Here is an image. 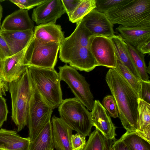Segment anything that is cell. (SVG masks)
Segmentation results:
<instances>
[{
    "label": "cell",
    "mask_w": 150,
    "mask_h": 150,
    "mask_svg": "<svg viewBox=\"0 0 150 150\" xmlns=\"http://www.w3.org/2000/svg\"><path fill=\"white\" fill-rule=\"evenodd\" d=\"M92 35L82 19L77 23L74 31L60 44V60L80 71L89 72L93 70L98 66L90 49L89 39Z\"/></svg>",
    "instance_id": "1"
},
{
    "label": "cell",
    "mask_w": 150,
    "mask_h": 150,
    "mask_svg": "<svg viewBox=\"0 0 150 150\" xmlns=\"http://www.w3.org/2000/svg\"><path fill=\"white\" fill-rule=\"evenodd\" d=\"M105 80L116 101L123 126L126 131L137 132V94L115 68H110Z\"/></svg>",
    "instance_id": "2"
},
{
    "label": "cell",
    "mask_w": 150,
    "mask_h": 150,
    "mask_svg": "<svg viewBox=\"0 0 150 150\" xmlns=\"http://www.w3.org/2000/svg\"><path fill=\"white\" fill-rule=\"evenodd\" d=\"M112 23L127 27L150 26V0H126L104 13Z\"/></svg>",
    "instance_id": "3"
},
{
    "label": "cell",
    "mask_w": 150,
    "mask_h": 150,
    "mask_svg": "<svg viewBox=\"0 0 150 150\" xmlns=\"http://www.w3.org/2000/svg\"><path fill=\"white\" fill-rule=\"evenodd\" d=\"M12 104L11 119L20 132L27 125L29 103L33 85L28 68L18 79L8 83Z\"/></svg>",
    "instance_id": "4"
},
{
    "label": "cell",
    "mask_w": 150,
    "mask_h": 150,
    "mask_svg": "<svg viewBox=\"0 0 150 150\" xmlns=\"http://www.w3.org/2000/svg\"><path fill=\"white\" fill-rule=\"evenodd\" d=\"M30 79L44 100L54 109L62 102V93L59 74L54 69L29 66Z\"/></svg>",
    "instance_id": "5"
},
{
    "label": "cell",
    "mask_w": 150,
    "mask_h": 150,
    "mask_svg": "<svg viewBox=\"0 0 150 150\" xmlns=\"http://www.w3.org/2000/svg\"><path fill=\"white\" fill-rule=\"evenodd\" d=\"M60 118L73 130L86 137L91 134L93 124L91 112L75 98L63 100L58 107Z\"/></svg>",
    "instance_id": "6"
},
{
    "label": "cell",
    "mask_w": 150,
    "mask_h": 150,
    "mask_svg": "<svg viewBox=\"0 0 150 150\" xmlns=\"http://www.w3.org/2000/svg\"><path fill=\"white\" fill-rule=\"evenodd\" d=\"M60 44L42 42L34 35L27 47L25 57L27 66L54 69L57 62Z\"/></svg>",
    "instance_id": "7"
},
{
    "label": "cell",
    "mask_w": 150,
    "mask_h": 150,
    "mask_svg": "<svg viewBox=\"0 0 150 150\" xmlns=\"http://www.w3.org/2000/svg\"><path fill=\"white\" fill-rule=\"evenodd\" d=\"M33 85V91L29 103L27 123L30 142L36 138L50 120L54 109L44 100Z\"/></svg>",
    "instance_id": "8"
},
{
    "label": "cell",
    "mask_w": 150,
    "mask_h": 150,
    "mask_svg": "<svg viewBox=\"0 0 150 150\" xmlns=\"http://www.w3.org/2000/svg\"><path fill=\"white\" fill-rule=\"evenodd\" d=\"M60 80L69 86L75 98L81 102L90 111L94 103V98L90 91V85L84 76L77 70L65 64L59 67Z\"/></svg>",
    "instance_id": "9"
},
{
    "label": "cell",
    "mask_w": 150,
    "mask_h": 150,
    "mask_svg": "<svg viewBox=\"0 0 150 150\" xmlns=\"http://www.w3.org/2000/svg\"><path fill=\"white\" fill-rule=\"evenodd\" d=\"M89 44L91 52L98 66L116 67V55L110 38L92 35L89 38Z\"/></svg>",
    "instance_id": "10"
},
{
    "label": "cell",
    "mask_w": 150,
    "mask_h": 150,
    "mask_svg": "<svg viewBox=\"0 0 150 150\" xmlns=\"http://www.w3.org/2000/svg\"><path fill=\"white\" fill-rule=\"evenodd\" d=\"M65 13L61 0H47L33 9L32 18L38 25L55 24L57 20Z\"/></svg>",
    "instance_id": "11"
},
{
    "label": "cell",
    "mask_w": 150,
    "mask_h": 150,
    "mask_svg": "<svg viewBox=\"0 0 150 150\" xmlns=\"http://www.w3.org/2000/svg\"><path fill=\"white\" fill-rule=\"evenodd\" d=\"M91 111L93 126L107 139L114 141L116 135V127L112 122L108 112L99 100H94Z\"/></svg>",
    "instance_id": "12"
},
{
    "label": "cell",
    "mask_w": 150,
    "mask_h": 150,
    "mask_svg": "<svg viewBox=\"0 0 150 150\" xmlns=\"http://www.w3.org/2000/svg\"><path fill=\"white\" fill-rule=\"evenodd\" d=\"M85 27L93 35L110 38L115 35L113 25L104 13L94 9L82 19Z\"/></svg>",
    "instance_id": "13"
},
{
    "label": "cell",
    "mask_w": 150,
    "mask_h": 150,
    "mask_svg": "<svg viewBox=\"0 0 150 150\" xmlns=\"http://www.w3.org/2000/svg\"><path fill=\"white\" fill-rule=\"evenodd\" d=\"M27 46L17 53L1 62V76L7 82L18 79L28 68L25 60Z\"/></svg>",
    "instance_id": "14"
},
{
    "label": "cell",
    "mask_w": 150,
    "mask_h": 150,
    "mask_svg": "<svg viewBox=\"0 0 150 150\" xmlns=\"http://www.w3.org/2000/svg\"><path fill=\"white\" fill-rule=\"evenodd\" d=\"M34 23L28 14V10L20 9L7 16L1 25V30L13 31L33 30Z\"/></svg>",
    "instance_id": "15"
},
{
    "label": "cell",
    "mask_w": 150,
    "mask_h": 150,
    "mask_svg": "<svg viewBox=\"0 0 150 150\" xmlns=\"http://www.w3.org/2000/svg\"><path fill=\"white\" fill-rule=\"evenodd\" d=\"M51 123L54 146L56 150H72L70 140L72 129L55 115L52 117Z\"/></svg>",
    "instance_id": "16"
},
{
    "label": "cell",
    "mask_w": 150,
    "mask_h": 150,
    "mask_svg": "<svg viewBox=\"0 0 150 150\" xmlns=\"http://www.w3.org/2000/svg\"><path fill=\"white\" fill-rule=\"evenodd\" d=\"M0 34L6 42L12 56L27 46L34 35V30L13 31L0 29Z\"/></svg>",
    "instance_id": "17"
},
{
    "label": "cell",
    "mask_w": 150,
    "mask_h": 150,
    "mask_svg": "<svg viewBox=\"0 0 150 150\" xmlns=\"http://www.w3.org/2000/svg\"><path fill=\"white\" fill-rule=\"evenodd\" d=\"M116 31L125 42L136 48L150 40V26L127 27L120 25Z\"/></svg>",
    "instance_id": "18"
},
{
    "label": "cell",
    "mask_w": 150,
    "mask_h": 150,
    "mask_svg": "<svg viewBox=\"0 0 150 150\" xmlns=\"http://www.w3.org/2000/svg\"><path fill=\"white\" fill-rule=\"evenodd\" d=\"M30 139L29 137H20L16 131L0 129V149L3 150H29Z\"/></svg>",
    "instance_id": "19"
},
{
    "label": "cell",
    "mask_w": 150,
    "mask_h": 150,
    "mask_svg": "<svg viewBox=\"0 0 150 150\" xmlns=\"http://www.w3.org/2000/svg\"><path fill=\"white\" fill-rule=\"evenodd\" d=\"M34 36L42 42H53L60 44L65 38L61 26L53 23L40 24L35 26Z\"/></svg>",
    "instance_id": "20"
},
{
    "label": "cell",
    "mask_w": 150,
    "mask_h": 150,
    "mask_svg": "<svg viewBox=\"0 0 150 150\" xmlns=\"http://www.w3.org/2000/svg\"><path fill=\"white\" fill-rule=\"evenodd\" d=\"M110 38L113 45L116 56L135 77L141 80L133 64L126 43L118 35H114Z\"/></svg>",
    "instance_id": "21"
},
{
    "label": "cell",
    "mask_w": 150,
    "mask_h": 150,
    "mask_svg": "<svg viewBox=\"0 0 150 150\" xmlns=\"http://www.w3.org/2000/svg\"><path fill=\"white\" fill-rule=\"evenodd\" d=\"M52 127L51 120L33 141L30 142L29 150H54Z\"/></svg>",
    "instance_id": "22"
},
{
    "label": "cell",
    "mask_w": 150,
    "mask_h": 150,
    "mask_svg": "<svg viewBox=\"0 0 150 150\" xmlns=\"http://www.w3.org/2000/svg\"><path fill=\"white\" fill-rule=\"evenodd\" d=\"M82 150H110L113 142L106 139L96 129L89 136Z\"/></svg>",
    "instance_id": "23"
},
{
    "label": "cell",
    "mask_w": 150,
    "mask_h": 150,
    "mask_svg": "<svg viewBox=\"0 0 150 150\" xmlns=\"http://www.w3.org/2000/svg\"><path fill=\"white\" fill-rule=\"evenodd\" d=\"M132 60L140 77L141 80L148 81L149 77L146 72V66L144 60V55L136 48L126 43Z\"/></svg>",
    "instance_id": "24"
},
{
    "label": "cell",
    "mask_w": 150,
    "mask_h": 150,
    "mask_svg": "<svg viewBox=\"0 0 150 150\" xmlns=\"http://www.w3.org/2000/svg\"><path fill=\"white\" fill-rule=\"evenodd\" d=\"M118 140L125 144L129 150H150V144L134 132L126 131Z\"/></svg>",
    "instance_id": "25"
},
{
    "label": "cell",
    "mask_w": 150,
    "mask_h": 150,
    "mask_svg": "<svg viewBox=\"0 0 150 150\" xmlns=\"http://www.w3.org/2000/svg\"><path fill=\"white\" fill-rule=\"evenodd\" d=\"M137 111V132L150 129V104L139 98Z\"/></svg>",
    "instance_id": "26"
},
{
    "label": "cell",
    "mask_w": 150,
    "mask_h": 150,
    "mask_svg": "<svg viewBox=\"0 0 150 150\" xmlns=\"http://www.w3.org/2000/svg\"><path fill=\"white\" fill-rule=\"evenodd\" d=\"M116 63L115 68L137 93L139 98L141 87V80L135 77L117 56Z\"/></svg>",
    "instance_id": "27"
},
{
    "label": "cell",
    "mask_w": 150,
    "mask_h": 150,
    "mask_svg": "<svg viewBox=\"0 0 150 150\" xmlns=\"http://www.w3.org/2000/svg\"><path fill=\"white\" fill-rule=\"evenodd\" d=\"M96 7V0H81L71 16L70 21L77 23Z\"/></svg>",
    "instance_id": "28"
},
{
    "label": "cell",
    "mask_w": 150,
    "mask_h": 150,
    "mask_svg": "<svg viewBox=\"0 0 150 150\" xmlns=\"http://www.w3.org/2000/svg\"><path fill=\"white\" fill-rule=\"evenodd\" d=\"M126 1V0H96L95 9L100 12L104 13L123 3Z\"/></svg>",
    "instance_id": "29"
},
{
    "label": "cell",
    "mask_w": 150,
    "mask_h": 150,
    "mask_svg": "<svg viewBox=\"0 0 150 150\" xmlns=\"http://www.w3.org/2000/svg\"><path fill=\"white\" fill-rule=\"evenodd\" d=\"M102 104L108 112L110 116L114 118L119 117L117 105L112 95H108L105 97Z\"/></svg>",
    "instance_id": "30"
},
{
    "label": "cell",
    "mask_w": 150,
    "mask_h": 150,
    "mask_svg": "<svg viewBox=\"0 0 150 150\" xmlns=\"http://www.w3.org/2000/svg\"><path fill=\"white\" fill-rule=\"evenodd\" d=\"M47 0H11L10 1L13 3L20 9L28 10L36 6H38L44 3Z\"/></svg>",
    "instance_id": "31"
},
{
    "label": "cell",
    "mask_w": 150,
    "mask_h": 150,
    "mask_svg": "<svg viewBox=\"0 0 150 150\" xmlns=\"http://www.w3.org/2000/svg\"><path fill=\"white\" fill-rule=\"evenodd\" d=\"M70 142L72 150H82L86 144V137L78 133L72 134Z\"/></svg>",
    "instance_id": "32"
},
{
    "label": "cell",
    "mask_w": 150,
    "mask_h": 150,
    "mask_svg": "<svg viewBox=\"0 0 150 150\" xmlns=\"http://www.w3.org/2000/svg\"><path fill=\"white\" fill-rule=\"evenodd\" d=\"M141 81V87L139 98L150 104V81Z\"/></svg>",
    "instance_id": "33"
},
{
    "label": "cell",
    "mask_w": 150,
    "mask_h": 150,
    "mask_svg": "<svg viewBox=\"0 0 150 150\" xmlns=\"http://www.w3.org/2000/svg\"><path fill=\"white\" fill-rule=\"evenodd\" d=\"M66 13L70 17L81 0H61Z\"/></svg>",
    "instance_id": "34"
},
{
    "label": "cell",
    "mask_w": 150,
    "mask_h": 150,
    "mask_svg": "<svg viewBox=\"0 0 150 150\" xmlns=\"http://www.w3.org/2000/svg\"><path fill=\"white\" fill-rule=\"evenodd\" d=\"M11 56L8 46L5 40L0 34V61L1 62Z\"/></svg>",
    "instance_id": "35"
},
{
    "label": "cell",
    "mask_w": 150,
    "mask_h": 150,
    "mask_svg": "<svg viewBox=\"0 0 150 150\" xmlns=\"http://www.w3.org/2000/svg\"><path fill=\"white\" fill-rule=\"evenodd\" d=\"M8 110L6 100L3 96L0 97V127L7 119Z\"/></svg>",
    "instance_id": "36"
},
{
    "label": "cell",
    "mask_w": 150,
    "mask_h": 150,
    "mask_svg": "<svg viewBox=\"0 0 150 150\" xmlns=\"http://www.w3.org/2000/svg\"><path fill=\"white\" fill-rule=\"evenodd\" d=\"M8 90V83L1 77H0V97L6 96V92Z\"/></svg>",
    "instance_id": "37"
},
{
    "label": "cell",
    "mask_w": 150,
    "mask_h": 150,
    "mask_svg": "<svg viewBox=\"0 0 150 150\" xmlns=\"http://www.w3.org/2000/svg\"><path fill=\"white\" fill-rule=\"evenodd\" d=\"M112 146L113 150H129L125 144L118 140L114 141Z\"/></svg>",
    "instance_id": "38"
},
{
    "label": "cell",
    "mask_w": 150,
    "mask_h": 150,
    "mask_svg": "<svg viewBox=\"0 0 150 150\" xmlns=\"http://www.w3.org/2000/svg\"><path fill=\"white\" fill-rule=\"evenodd\" d=\"M139 51L143 54L149 53L150 52V40L146 42L136 48Z\"/></svg>",
    "instance_id": "39"
},
{
    "label": "cell",
    "mask_w": 150,
    "mask_h": 150,
    "mask_svg": "<svg viewBox=\"0 0 150 150\" xmlns=\"http://www.w3.org/2000/svg\"><path fill=\"white\" fill-rule=\"evenodd\" d=\"M4 1L3 0H0V2H2ZM2 13H3V8L1 5V4L0 3V29L1 28V19L2 18Z\"/></svg>",
    "instance_id": "40"
},
{
    "label": "cell",
    "mask_w": 150,
    "mask_h": 150,
    "mask_svg": "<svg viewBox=\"0 0 150 150\" xmlns=\"http://www.w3.org/2000/svg\"><path fill=\"white\" fill-rule=\"evenodd\" d=\"M146 72L147 74L150 73V62H149L148 67H146Z\"/></svg>",
    "instance_id": "41"
},
{
    "label": "cell",
    "mask_w": 150,
    "mask_h": 150,
    "mask_svg": "<svg viewBox=\"0 0 150 150\" xmlns=\"http://www.w3.org/2000/svg\"><path fill=\"white\" fill-rule=\"evenodd\" d=\"M1 62L0 61V77H2L1 76Z\"/></svg>",
    "instance_id": "42"
},
{
    "label": "cell",
    "mask_w": 150,
    "mask_h": 150,
    "mask_svg": "<svg viewBox=\"0 0 150 150\" xmlns=\"http://www.w3.org/2000/svg\"><path fill=\"white\" fill-rule=\"evenodd\" d=\"M112 145H111V147H110V150H113V148L112 147Z\"/></svg>",
    "instance_id": "43"
},
{
    "label": "cell",
    "mask_w": 150,
    "mask_h": 150,
    "mask_svg": "<svg viewBox=\"0 0 150 150\" xmlns=\"http://www.w3.org/2000/svg\"><path fill=\"white\" fill-rule=\"evenodd\" d=\"M0 150H1V149H0Z\"/></svg>",
    "instance_id": "44"
}]
</instances>
